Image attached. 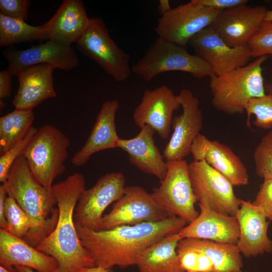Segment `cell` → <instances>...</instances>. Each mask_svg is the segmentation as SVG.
<instances>
[{
	"mask_svg": "<svg viewBox=\"0 0 272 272\" xmlns=\"http://www.w3.org/2000/svg\"><path fill=\"white\" fill-rule=\"evenodd\" d=\"M253 157L257 175L264 180L272 179V130L262 137Z\"/></svg>",
	"mask_w": 272,
	"mask_h": 272,
	"instance_id": "33",
	"label": "cell"
},
{
	"mask_svg": "<svg viewBox=\"0 0 272 272\" xmlns=\"http://www.w3.org/2000/svg\"><path fill=\"white\" fill-rule=\"evenodd\" d=\"M176 251L181 267L185 272H212L213 266L211 259L195 243L193 238L180 240Z\"/></svg>",
	"mask_w": 272,
	"mask_h": 272,
	"instance_id": "30",
	"label": "cell"
},
{
	"mask_svg": "<svg viewBox=\"0 0 272 272\" xmlns=\"http://www.w3.org/2000/svg\"><path fill=\"white\" fill-rule=\"evenodd\" d=\"M169 217L151 193L138 185L125 187L122 196L113 204L110 212L103 216L92 229L104 231L145 222H157Z\"/></svg>",
	"mask_w": 272,
	"mask_h": 272,
	"instance_id": "9",
	"label": "cell"
},
{
	"mask_svg": "<svg viewBox=\"0 0 272 272\" xmlns=\"http://www.w3.org/2000/svg\"><path fill=\"white\" fill-rule=\"evenodd\" d=\"M14 267L20 272H41V271H35L33 269L22 265H16Z\"/></svg>",
	"mask_w": 272,
	"mask_h": 272,
	"instance_id": "44",
	"label": "cell"
},
{
	"mask_svg": "<svg viewBox=\"0 0 272 272\" xmlns=\"http://www.w3.org/2000/svg\"><path fill=\"white\" fill-rule=\"evenodd\" d=\"M45 40L41 25H29L25 21L7 17L0 13V46Z\"/></svg>",
	"mask_w": 272,
	"mask_h": 272,
	"instance_id": "29",
	"label": "cell"
},
{
	"mask_svg": "<svg viewBox=\"0 0 272 272\" xmlns=\"http://www.w3.org/2000/svg\"><path fill=\"white\" fill-rule=\"evenodd\" d=\"M8 194L3 184L0 186V227L1 229L7 230V222L5 214V203Z\"/></svg>",
	"mask_w": 272,
	"mask_h": 272,
	"instance_id": "40",
	"label": "cell"
},
{
	"mask_svg": "<svg viewBox=\"0 0 272 272\" xmlns=\"http://www.w3.org/2000/svg\"><path fill=\"white\" fill-rule=\"evenodd\" d=\"M171 9L169 0H160L159 1L157 9L161 16L167 13Z\"/></svg>",
	"mask_w": 272,
	"mask_h": 272,
	"instance_id": "41",
	"label": "cell"
},
{
	"mask_svg": "<svg viewBox=\"0 0 272 272\" xmlns=\"http://www.w3.org/2000/svg\"><path fill=\"white\" fill-rule=\"evenodd\" d=\"M237 272H246V271H242L241 270H240Z\"/></svg>",
	"mask_w": 272,
	"mask_h": 272,
	"instance_id": "49",
	"label": "cell"
},
{
	"mask_svg": "<svg viewBox=\"0 0 272 272\" xmlns=\"http://www.w3.org/2000/svg\"><path fill=\"white\" fill-rule=\"evenodd\" d=\"M248 45L252 58H256L263 55L272 57V22H263Z\"/></svg>",
	"mask_w": 272,
	"mask_h": 272,
	"instance_id": "35",
	"label": "cell"
},
{
	"mask_svg": "<svg viewBox=\"0 0 272 272\" xmlns=\"http://www.w3.org/2000/svg\"><path fill=\"white\" fill-rule=\"evenodd\" d=\"M265 91L267 93H272V67L270 73V80L264 85Z\"/></svg>",
	"mask_w": 272,
	"mask_h": 272,
	"instance_id": "43",
	"label": "cell"
},
{
	"mask_svg": "<svg viewBox=\"0 0 272 272\" xmlns=\"http://www.w3.org/2000/svg\"><path fill=\"white\" fill-rule=\"evenodd\" d=\"M220 12L191 0L161 16L155 31L159 37L186 48L190 39L211 26Z\"/></svg>",
	"mask_w": 272,
	"mask_h": 272,
	"instance_id": "11",
	"label": "cell"
},
{
	"mask_svg": "<svg viewBox=\"0 0 272 272\" xmlns=\"http://www.w3.org/2000/svg\"><path fill=\"white\" fill-rule=\"evenodd\" d=\"M33 110L15 109L0 118V156L23 139L34 120Z\"/></svg>",
	"mask_w": 272,
	"mask_h": 272,
	"instance_id": "27",
	"label": "cell"
},
{
	"mask_svg": "<svg viewBox=\"0 0 272 272\" xmlns=\"http://www.w3.org/2000/svg\"><path fill=\"white\" fill-rule=\"evenodd\" d=\"M131 68L132 73L148 82L171 71L187 73L199 79L215 75L200 57L190 54L185 47L159 37Z\"/></svg>",
	"mask_w": 272,
	"mask_h": 272,
	"instance_id": "6",
	"label": "cell"
},
{
	"mask_svg": "<svg viewBox=\"0 0 272 272\" xmlns=\"http://www.w3.org/2000/svg\"><path fill=\"white\" fill-rule=\"evenodd\" d=\"M188 44L216 75L245 66L252 58L248 45L235 47L228 46L211 26L192 37Z\"/></svg>",
	"mask_w": 272,
	"mask_h": 272,
	"instance_id": "13",
	"label": "cell"
},
{
	"mask_svg": "<svg viewBox=\"0 0 272 272\" xmlns=\"http://www.w3.org/2000/svg\"><path fill=\"white\" fill-rule=\"evenodd\" d=\"M8 196L12 197L32 221L34 228L23 240L33 247L54 229L58 218L56 199L52 191L35 178L22 155L13 164L3 183Z\"/></svg>",
	"mask_w": 272,
	"mask_h": 272,
	"instance_id": "3",
	"label": "cell"
},
{
	"mask_svg": "<svg viewBox=\"0 0 272 272\" xmlns=\"http://www.w3.org/2000/svg\"><path fill=\"white\" fill-rule=\"evenodd\" d=\"M3 54L9 63L7 70L12 77L20 70L32 65L49 64L55 69L71 71L79 64L77 52L72 47L50 40L26 49L9 47Z\"/></svg>",
	"mask_w": 272,
	"mask_h": 272,
	"instance_id": "16",
	"label": "cell"
},
{
	"mask_svg": "<svg viewBox=\"0 0 272 272\" xmlns=\"http://www.w3.org/2000/svg\"><path fill=\"white\" fill-rule=\"evenodd\" d=\"M180 106L177 95L167 86L162 85L144 92L134 110L133 119L140 128L148 125L166 139L169 135L173 112Z\"/></svg>",
	"mask_w": 272,
	"mask_h": 272,
	"instance_id": "17",
	"label": "cell"
},
{
	"mask_svg": "<svg viewBox=\"0 0 272 272\" xmlns=\"http://www.w3.org/2000/svg\"><path fill=\"white\" fill-rule=\"evenodd\" d=\"M192 187L198 203H206L222 214L236 217L242 199L235 195L233 185L204 161L188 164Z\"/></svg>",
	"mask_w": 272,
	"mask_h": 272,
	"instance_id": "10",
	"label": "cell"
},
{
	"mask_svg": "<svg viewBox=\"0 0 272 272\" xmlns=\"http://www.w3.org/2000/svg\"><path fill=\"white\" fill-rule=\"evenodd\" d=\"M167 171L160 180L159 187L151 193L156 202L169 217L176 216L187 223L193 222L198 216L195 203L196 199L192 187L188 164L184 159L166 160Z\"/></svg>",
	"mask_w": 272,
	"mask_h": 272,
	"instance_id": "7",
	"label": "cell"
},
{
	"mask_svg": "<svg viewBox=\"0 0 272 272\" xmlns=\"http://www.w3.org/2000/svg\"><path fill=\"white\" fill-rule=\"evenodd\" d=\"M6 106V104H5V103L4 101H3V100H0L1 108L3 109Z\"/></svg>",
	"mask_w": 272,
	"mask_h": 272,
	"instance_id": "47",
	"label": "cell"
},
{
	"mask_svg": "<svg viewBox=\"0 0 272 272\" xmlns=\"http://www.w3.org/2000/svg\"><path fill=\"white\" fill-rule=\"evenodd\" d=\"M264 22H272V10L267 11Z\"/></svg>",
	"mask_w": 272,
	"mask_h": 272,
	"instance_id": "45",
	"label": "cell"
},
{
	"mask_svg": "<svg viewBox=\"0 0 272 272\" xmlns=\"http://www.w3.org/2000/svg\"><path fill=\"white\" fill-rule=\"evenodd\" d=\"M198 206V217L178 232L181 239L193 238L236 245L240 235L237 218L219 213L206 203Z\"/></svg>",
	"mask_w": 272,
	"mask_h": 272,
	"instance_id": "20",
	"label": "cell"
},
{
	"mask_svg": "<svg viewBox=\"0 0 272 272\" xmlns=\"http://www.w3.org/2000/svg\"><path fill=\"white\" fill-rule=\"evenodd\" d=\"M0 272H20L17 269L15 268V270L14 271L10 270L9 269H7L5 267L0 265Z\"/></svg>",
	"mask_w": 272,
	"mask_h": 272,
	"instance_id": "46",
	"label": "cell"
},
{
	"mask_svg": "<svg viewBox=\"0 0 272 272\" xmlns=\"http://www.w3.org/2000/svg\"><path fill=\"white\" fill-rule=\"evenodd\" d=\"M55 69L49 64H41L16 73L19 88L12 101L15 109L33 110L46 99L56 97L52 77Z\"/></svg>",
	"mask_w": 272,
	"mask_h": 272,
	"instance_id": "22",
	"label": "cell"
},
{
	"mask_svg": "<svg viewBox=\"0 0 272 272\" xmlns=\"http://www.w3.org/2000/svg\"><path fill=\"white\" fill-rule=\"evenodd\" d=\"M193 239L211 259L213 266L212 272H237L243 267L241 253L236 245Z\"/></svg>",
	"mask_w": 272,
	"mask_h": 272,
	"instance_id": "28",
	"label": "cell"
},
{
	"mask_svg": "<svg viewBox=\"0 0 272 272\" xmlns=\"http://www.w3.org/2000/svg\"><path fill=\"white\" fill-rule=\"evenodd\" d=\"M177 96L182 113L173 118V132L162 153L166 160L184 159L190 153L192 144L203 125L198 98L186 88L181 89Z\"/></svg>",
	"mask_w": 272,
	"mask_h": 272,
	"instance_id": "14",
	"label": "cell"
},
{
	"mask_svg": "<svg viewBox=\"0 0 272 272\" xmlns=\"http://www.w3.org/2000/svg\"><path fill=\"white\" fill-rule=\"evenodd\" d=\"M267 11L263 6L240 5L221 11L211 26L228 46L246 45L260 28Z\"/></svg>",
	"mask_w": 272,
	"mask_h": 272,
	"instance_id": "15",
	"label": "cell"
},
{
	"mask_svg": "<svg viewBox=\"0 0 272 272\" xmlns=\"http://www.w3.org/2000/svg\"><path fill=\"white\" fill-rule=\"evenodd\" d=\"M181 238L178 232L167 236L146 248L139 256V272H185L176 251Z\"/></svg>",
	"mask_w": 272,
	"mask_h": 272,
	"instance_id": "26",
	"label": "cell"
},
{
	"mask_svg": "<svg viewBox=\"0 0 272 272\" xmlns=\"http://www.w3.org/2000/svg\"><path fill=\"white\" fill-rule=\"evenodd\" d=\"M190 153L194 161H205L225 176L233 186L248 183L249 176L246 167L227 146L211 140L200 133L192 144Z\"/></svg>",
	"mask_w": 272,
	"mask_h": 272,
	"instance_id": "18",
	"label": "cell"
},
{
	"mask_svg": "<svg viewBox=\"0 0 272 272\" xmlns=\"http://www.w3.org/2000/svg\"><path fill=\"white\" fill-rule=\"evenodd\" d=\"M125 185L122 172H112L102 176L92 187L81 193L74 212L75 224L93 229L107 207L122 196Z\"/></svg>",
	"mask_w": 272,
	"mask_h": 272,
	"instance_id": "12",
	"label": "cell"
},
{
	"mask_svg": "<svg viewBox=\"0 0 272 272\" xmlns=\"http://www.w3.org/2000/svg\"><path fill=\"white\" fill-rule=\"evenodd\" d=\"M247 115L246 124L250 127V119L255 116L254 124L264 129L272 128V93H267L263 96L250 99L245 107Z\"/></svg>",
	"mask_w": 272,
	"mask_h": 272,
	"instance_id": "32",
	"label": "cell"
},
{
	"mask_svg": "<svg viewBox=\"0 0 272 272\" xmlns=\"http://www.w3.org/2000/svg\"><path fill=\"white\" fill-rule=\"evenodd\" d=\"M79 272H112L111 268H105L100 266H94L89 267H83Z\"/></svg>",
	"mask_w": 272,
	"mask_h": 272,
	"instance_id": "42",
	"label": "cell"
},
{
	"mask_svg": "<svg viewBox=\"0 0 272 272\" xmlns=\"http://www.w3.org/2000/svg\"><path fill=\"white\" fill-rule=\"evenodd\" d=\"M118 108L116 100L106 101L102 104L84 145L71 158L74 165L81 166L94 154L118 148L120 138L117 133L115 115Z\"/></svg>",
	"mask_w": 272,
	"mask_h": 272,
	"instance_id": "23",
	"label": "cell"
},
{
	"mask_svg": "<svg viewBox=\"0 0 272 272\" xmlns=\"http://www.w3.org/2000/svg\"><path fill=\"white\" fill-rule=\"evenodd\" d=\"M155 132L150 126L145 125L141 128L140 132L131 139L120 138L118 148L127 153L131 164L161 180L166 175L167 166L163 155L155 145L154 138Z\"/></svg>",
	"mask_w": 272,
	"mask_h": 272,
	"instance_id": "25",
	"label": "cell"
},
{
	"mask_svg": "<svg viewBox=\"0 0 272 272\" xmlns=\"http://www.w3.org/2000/svg\"><path fill=\"white\" fill-rule=\"evenodd\" d=\"M77 48L116 81H125L132 72L129 55L111 38L104 21L100 18H90Z\"/></svg>",
	"mask_w": 272,
	"mask_h": 272,
	"instance_id": "8",
	"label": "cell"
},
{
	"mask_svg": "<svg viewBox=\"0 0 272 272\" xmlns=\"http://www.w3.org/2000/svg\"><path fill=\"white\" fill-rule=\"evenodd\" d=\"M187 224L183 219L169 217L157 222L95 231L75 224L81 243L95 266L111 268L136 265L148 246L169 235L179 232Z\"/></svg>",
	"mask_w": 272,
	"mask_h": 272,
	"instance_id": "1",
	"label": "cell"
},
{
	"mask_svg": "<svg viewBox=\"0 0 272 272\" xmlns=\"http://www.w3.org/2000/svg\"><path fill=\"white\" fill-rule=\"evenodd\" d=\"M7 222V231L12 235L24 239L34 228V224L26 213L11 196H7L5 203Z\"/></svg>",
	"mask_w": 272,
	"mask_h": 272,
	"instance_id": "31",
	"label": "cell"
},
{
	"mask_svg": "<svg viewBox=\"0 0 272 272\" xmlns=\"http://www.w3.org/2000/svg\"><path fill=\"white\" fill-rule=\"evenodd\" d=\"M268 57L261 56L245 66L210 77L214 108L227 114H242L250 99L265 95L262 65Z\"/></svg>",
	"mask_w": 272,
	"mask_h": 272,
	"instance_id": "4",
	"label": "cell"
},
{
	"mask_svg": "<svg viewBox=\"0 0 272 272\" xmlns=\"http://www.w3.org/2000/svg\"><path fill=\"white\" fill-rule=\"evenodd\" d=\"M38 129L32 126L23 139L0 156V182L2 184L6 181L13 164L22 155L24 149L37 132Z\"/></svg>",
	"mask_w": 272,
	"mask_h": 272,
	"instance_id": "34",
	"label": "cell"
},
{
	"mask_svg": "<svg viewBox=\"0 0 272 272\" xmlns=\"http://www.w3.org/2000/svg\"><path fill=\"white\" fill-rule=\"evenodd\" d=\"M0 263L12 271L15 270L13 266L22 265L38 271L58 272L55 258L3 229H0Z\"/></svg>",
	"mask_w": 272,
	"mask_h": 272,
	"instance_id": "24",
	"label": "cell"
},
{
	"mask_svg": "<svg viewBox=\"0 0 272 272\" xmlns=\"http://www.w3.org/2000/svg\"><path fill=\"white\" fill-rule=\"evenodd\" d=\"M28 0H0V13L5 16L25 21L28 17Z\"/></svg>",
	"mask_w": 272,
	"mask_h": 272,
	"instance_id": "36",
	"label": "cell"
},
{
	"mask_svg": "<svg viewBox=\"0 0 272 272\" xmlns=\"http://www.w3.org/2000/svg\"><path fill=\"white\" fill-rule=\"evenodd\" d=\"M201 6L220 11L247 4V0H196Z\"/></svg>",
	"mask_w": 272,
	"mask_h": 272,
	"instance_id": "38",
	"label": "cell"
},
{
	"mask_svg": "<svg viewBox=\"0 0 272 272\" xmlns=\"http://www.w3.org/2000/svg\"><path fill=\"white\" fill-rule=\"evenodd\" d=\"M236 217L240 230L236 246L240 253L250 257L272 252V241L267 235L269 222L260 209L250 200L242 199Z\"/></svg>",
	"mask_w": 272,
	"mask_h": 272,
	"instance_id": "19",
	"label": "cell"
},
{
	"mask_svg": "<svg viewBox=\"0 0 272 272\" xmlns=\"http://www.w3.org/2000/svg\"><path fill=\"white\" fill-rule=\"evenodd\" d=\"M85 189L83 174L76 172L52 185L58 211L53 230L35 248L55 258L58 272H79L81 268L95 266L83 246L74 221V212L81 193Z\"/></svg>",
	"mask_w": 272,
	"mask_h": 272,
	"instance_id": "2",
	"label": "cell"
},
{
	"mask_svg": "<svg viewBox=\"0 0 272 272\" xmlns=\"http://www.w3.org/2000/svg\"><path fill=\"white\" fill-rule=\"evenodd\" d=\"M90 18L81 0H64L54 15L41 25L45 40L71 46L87 29Z\"/></svg>",
	"mask_w": 272,
	"mask_h": 272,
	"instance_id": "21",
	"label": "cell"
},
{
	"mask_svg": "<svg viewBox=\"0 0 272 272\" xmlns=\"http://www.w3.org/2000/svg\"><path fill=\"white\" fill-rule=\"evenodd\" d=\"M12 75L7 70L0 72V100L8 98L11 93Z\"/></svg>",
	"mask_w": 272,
	"mask_h": 272,
	"instance_id": "39",
	"label": "cell"
},
{
	"mask_svg": "<svg viewBox=\"0 0 272 272\" xmlns=\"http://www.w3.org/2000/svg\"><path fill=\"white\" fill-rule=\"evenodd\" d=\"M70 143L60 129L45 124L38 129L22 153L35 178L49 191L53 180L66 169Z\"/></svg>",
	"mask_w": 272,
	"mask_h": 272,
	"instance_id": "5",
	"label": "cell"
},
{
	"mask_svg": "<svg viewBox=\"0 0 272 272\" xmlns=\"http://www.w3.org/2000/svg\"><path fill=\"white\" fill-rule=\"evenodd\" d=\"M269 221H272V213L267 217Z\"/></svg>",
	"mask_w": 272,
	"mask_h": 272,
	"instance_id": "48",
	"label": "cell"
},
{
	"mask_svg": "<svg viewBox=\"0 0 272 272\" xmlns=\"http://www.w3.org/2000/svg\"><path fill=\"white\" fill-rule=\"evenodd\" d=\"M252 202L263 211L267 218L272 213V179L264 180Z\"/></svg>",
	"mask_w": 272,
	"mask_h": 272,
	"instance_id": "37",
	"label": "cell"
}]
</instances>
